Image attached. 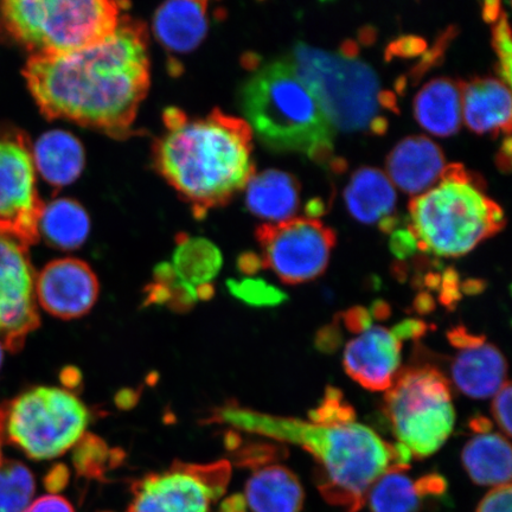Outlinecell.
I'll return each instance as SVG.
<instances>
[{
    "mask_svg": "<svg viewBox=\"0 0 512 512\" xmlns=\"http://www.w3.org/2000/svg\"><path fill=\"white\" fill-rule=\"evenodd\" d=\"M48 119L74 121L115 138L131 132L150 87L145 29L121 19L112 34L59 55H32L23 69Z\"/></svg>",
    "mask_w": 512,
    "mask_h": 512,
    "instance_id": "cell-1",
    "label": "cell"
},
{
    "mask_svg": "<svg viewBox=\"0 0 512 512\" xmlns=\"http://www.w3.org/2000/svg\"><path fill=\"white\" fill-rule=\"evenodd\" d=\"M216 418L240 430L304 448L316 460L320 494L347 512H358L366 505L370 489L383 473L396 467L409 469L412 459L405 446L388 443L356 421L319 425L236 406L221 409Z\"/></svg>",
    "mask_w": 512,
    "mask_h": 512,
    "instance_id": "cell-2",
    "label": "cell"
},
{
    "mask_svg": "<svg viewBox=\"0 0 512 512\" xmlns=\"http://www.w3.org/2000/svg\"><path fill=\"white\" fill-rule=\"evenodd\" d=\"M164 124L165 133L155 145L157 169L197 217L246 188L255 172L253 132L245 120L219 110L190 118L170 108Z\"/></svg>",
    "mask_w": 512,
    "mask_h": 512,
    "instance_id": "cell-3",
    "label": "cell"
},
{
    "mask_svg": "<svg viewBox=\"0 0 512 512\" xmlns=\"http://www.w3.org/2000/svg\"><path fill=\"white\" fill-rule=\"evenodd\" d=\"M240 107L243 120L268 149L332 162L336 130L290 60L256 69L241 88Z\"/></svg>",
    "mask_w": 512,
    "mask_h": 512,
    "instance_id": "cell-4",
    "label": "cell"
},
{
    "mask_svg": "<svg viewBox=\"0 0 512 512\" xmlns=\"http://www.w3.org/2000/svg\"><path fill=\"white\" fill-rule=\"evenodd\" d=\"M408 227L422 252L459 258L504 227L501 207L463 165H446L437 184L409 204Z\"/></svg>",
    "mask_w": 512,
    "mask_h": 512,
    "instance_id": "cell-5",
    "label": "cell"
},
{
    "mask_svg": "<svg viewBox=\"0 0 512 512\" xmlns=\"http://www.w3.org/2000/svg\"><path fill=\"white\" fill-rule=\"evenodd\" d=\"M288 60L335 130H386L387 121L379 112L383 105H392L389 95H382L374 69L356 54L330 53L298 43Z\"/></svg>",
    "mask_w": 512,
    "mask_h": 512,
    "instance_id": "cell-6",
    "label": "cell"
},
{
    "mask_svg": "<svg viewBox=\"0 0 512 512\" xmlns=\"http://www.w3.org/2000/svg\"><path fill=\"white\" fill-rule=\"evenodd\" d=\"M123 8L108 0H10L0 3V23L32 55H59L112 34Z\"/></svg>",
    "mask_w": 512,
    "mask_h": 512,
    "instance_id": "cell-7",
    "label": "cell"
},
{
    "mask_svg": "<svg viewBox=\"0 0 512 512\" xmlns=\"http://www.w3.org/2000/svg\"><path fill=\"white\" fill-rule=\"evenodd\" d=\"M384 412L399 444L419 459L438 452L456 422L450 383L431 366L400 370L384 396Z\"/></svg>",
    "mask_w": 512,
    "mask_h": 512,
    "instance_id": "cell-8",
    "label": "cell"
},
{
    "mask_svg": "<svg viewBox=\"0 0 512 512\" xmlns=\"http://www.w3.org/2000/svg\"><path fill=\"white\" fill-rule=\"evenodd\" d=\"M91 421L88 409L68 389L37 387L0 413V433L32 459L62 456L78 445Z\"/></svg>",
    "mask_w": 512,
    "mask_h": 512,
    "instance_id": "cell-9",
    "label": "cell"
},
{
    "mask_svg": "<svg viewBox=\"0 0 512 512\" xmlns=\"http://www.w3.org/2000/svg\"><path fill=\"white\" fill-rule=\"evenodd\" d=\"M261 265L288 285L309 283L328 268L336 234L317 219L299 217L256 230Z\"/></svg>",
    "mask_w": 512,
    "mask_h": 512,
    "instance_id": "cell-10",
    "label": "cell"
},
{
    "mask_svg": "<svg viewBox=\"0 0 512 512\" xmlns=\"http://www.w3.org/2000/svg\"><path fill=\"white\" fill-rule=\"evenodd\" d=\"M232 469L228 462L207 465L177 463L132 486L127 512H210L226 492Z\"/></svg>",
    "mask_w": 512,
    "mask_h": 512,
    "instance_id": "cell-11",
    "label": "cell"
},
{
    "mask_svg": "<svg viewBox=\"0 0 512 512\" xmlns=\"http://www.w3.org/2000/svg\"><path fill=\"white\" fill-rule=\"evenodd\" d=\"M43 206L29 145L21 134H0V233L36 243Z\"/></svg>",
    "mask_w": 512,
    "mask_h": 512,
    "instance_id": "cell-12",
    "label": "cell"
},
{
    "mask_svg": "<svg viewBox=\"0 0 512 512\" xmlns=\"http://www.w3.org/2000/svg\"><path fill=\"white\" fill-rule=\"evenodd\" d=\"M29 243L0 233V342L17 351L40 324Z\"/></svg>",
    "mask_w": 512,
    "mask_h": 512,
    "instance_id": "cell-13",
    "label": "cell"
},
{
    "mask_svg": "<svg viewBox=\"0 0 512 512\" xmlns=\"http://www.w3.org/2000/svg\"><path fill=\"white\" fill-rule=\"evenodd\" d=\"M36 300L64 320L87 315L99 297V281L85 261L67 258L50 262L36 278Z\"/></svg>",
    "mask_w": 512,
    "mask_h": 512,
    "instance_id": "cell-14",
    "label": "cell"
},
{
    "mask_svg": "<svg viewBox=\"0 0 512 512\" xmlns=\"http://www.w3.org/2000/svg\"><path fill=\"white\" fill-rule=\"evenodd\" d=\"M402 342L392 330L371 325L344 349L343 366L371 392H387L400 373Z\"/></svg>",
    "mask_w": 512,
    "mask_h": 512,
    "instance_id": "cell-15",
    "label": "cell"
},
{
    "mask_svg": "<svg viewBox=\"0 0 512 512\" xmlns=\"http://www.w3.org/2000/svg\"><path fill=\"white\" fill-rule=\"evenodd\" d=\"M390 181L411 195H421L439 181L446 168L443 151L424 136L407 137L387 160Z\"/></svg>",
    "mask_w": 512,
    "mask_h": 512,
    "instance_id": "cell-16",
    "label": "cell"
},
{
    "mask_svg": "<svg viewBox=\"0 0 512 512\" xmlns=\"http://www.w3.org/2000/svg\"><path fill=\"white\" fill-rule=\"evenodd\" d=\"M508 364L496 345L486 338L460 349L452 363V377L457 388L471 399L495 396L507 382Z\"/></svg>",
    "mask_w": 512,
    "mask_h": 512,
    "instance_id": "cell-17",
    "label": "cell"
},
{
    "mask_svg": "<svg viewBox=\"0 0 512 512\" xmlns=\"http://www.w3.org/2000/svg\"><path fill=\"white\" fill-rule=\"evenodd\" d=\"M465 124L478 134L511 132L509 86L494 78H477L460 83Z\"/></svg>",
    "mask_w": 512,
    "mask_h": 512,
    "instance_id": "cell-18",
    "label": "cell"
},
{
    "mask_svg": "<svg viewBox=\"0 0 512 512\" xmlns=\"http://www.w3.org/2000/svg\"><path fill=\"white\" fill-rule=\"evenodd\" d=\"M407 471L396 467L376 480L367 497L371 512H419L425 498L446 491L445 479L437 473L413 480Z\"/></svg>",
    "mask_w": 512,
    "mask_h": 512,
    "instance_id": "cell-19",
    "label": "cell"
},
{
    "mask_svg": "<svg viewBox=\"0 0 512 512\" xmlns=\"http://www.w3.org/2000/svg\"><path fill=\"white\" fill-rule=\"evenodd\" d=\"M304 489L287 467L270 464L258 467L246 485V505L252 512H302Z\"/></svg>",
    "mask_w": 512,
    "mask_h": 512,
    "instance_id": "cell-20",
    "label": "cell"
},
{
    "mask_svg": "<svg viewBox=\"0 0 512 512\" xmlns=\"http://www.w3.org/2000/svg\"><path fill=\"white\" fill-rule=\"evenodd\" d=\"M208 19L206 2H169L157 10L153 30L164 48L188 53L206 36Z\"/></svg>",
    "mask_w": 512,
    "mask_h": 512,
    "instance_id": "cell-21",
    "label": "cell"
},
{
    "mask_svg": "<svg viewBox=\"0 0 512 512\" xmlns=\"http://www.w3.org/2000/svg\"><path fill=\"white\" fill-rule=\"evenodd\" d=\"M247 208L272 223L293 219L299 208V184L287 172L267 170L254 174L246 185Z\"/></svg>",
    "mask_w": 512,
    "mask_h": 512,
    "instance_id": "cell-22",
    "label": "cell"
},
{
    "mask_svg": "<svg viewBox=\"0 0 512 512\" xmlns=\"http://www.w3.org/2000/svg\"><path fill=\"white\" fill-rule=\"evenodd\" d=\"M414 114L426 131L448 137L462 125V87L447 78L433 79L420 89L414 100Z\"/></svg>",
    "mask_w": 512,
    "mask_h": 512,
    "instance_id": "cell-23",
    "label": "cell"
},
{
    "mask_svg": "<svg viewBox=\"0 0 512 512\" xmlns=\"http://www.w3.org/2000/svg\"><path fill=\"white\" fill-rule=\"evenodd\" d=\"M35 169L56 187L70 184L85 166V150L72 133L50 131L37 140L32 149Z\"/></svg>",
    "mask_w": 512,
    "mask_h": 512,
    "instance_id": "cell-24",
    "label": "cell"
},
{
    "mask_svg": "<svg viewBox=\"0 0 512 512\" xmlns=\"http://www.w3.org/2000/svg\"><path fill=\"white\" fill-rule=\"evenodd\" d=\"M344 198L352 217L370 224L392 216L396 191L392 181L381 170L362 168L352 175Z\"/></svg>",
    "mask_w": 512,
    "mask_h": 512,
    "instance_id": "cell-25",
    "label": "cell"
},
{
    "mask_svg": "<svg viewBox=\"0 0 512 512\" xmlns=\"http://www.w3.org/2000/svg\"><path fill=\"white\" fill-rule=\"evenodd\" d=\"M511 446L505 435L477 434L464 447L462 459L467 475L478 485L511 484Z\"/></svg>",
    "mask_w": 512,
    "mask_h": 512,
    "instance_id": "cell-26",
    "label": "cell"
},
{
    "mask_svg": "<svg viewBox=\"0 0 512 512\" xmlns=\"http://www.w3.org/2000/svg\"><path fill=\"white\" fill-rule=\"evenodd\" d=\"M91 222L86 210L69 198L44 204L38 220V236L64 251L79 248L88 238Z\"/></svg>",
    "mask_w": 512,
    "mask_h": 512,
    "instance_id": "cell-27",
    "label": "cell"
},
{
    "mask_svg": "<svg viewBox=\"0 0 512 512\" xmlns=\"http://www.w3.org/2000/svg\"><path fill=\"white\" fill-rule=\"evenodd\" d=\"M170 265L179 280L198 290L211 285L220 273L222 255L220 249L207 239L181 235Z\"/></svg>",
    "mask_w": 512,
    "mask_h": 512,
    "instance_id": "cell-28",
    "label": "cell"
},
{
    "mask_svg": "<svg viewBox=\"0 0 512 512\" xmlns=\"http://www.w3.org/2000/svg\"><path fill=\"white\" fill-rule=\"evenodd\" d=\"M200 298L197 288L184 284L176 277L170 264L156 267L155 279L147 288L146 304L168 305L179 312L189 311Z\"/></svg>",
    "mask_w": 512,
    "mask_h": 512,
    "instance_id": "cell-29",
    "label": "cell"
},
{
    "mask_svg": "<svg viewBox=\"0 0 512 512\" xmlns=\"http://www.w3.org/2000/svg\"><path fill=\"white\" fill-rule=\"evenodd\" d=\"M35 494V479L27 466L0 462V512H24Z\"/></svg>",
    "mask_w": 512,
    "mask_h": 512,
    "instance_id": "cell-30",
    "label": "cell"
},
{
    "mask_svg": "<svg viewBox=\"0 0 512 512\" xmlns=\"http://www.w3.org/2000/svg\"><path fill=\"white\" fill-rule=\"evenodd\" d=\"M114 456V451L108 450L104 441L93 435H83L75 447L74 464L80 475L96 478L104 475Z\"/></svg>",
    "mask_w": 512,
    "mask_h": 512,
    "instance_id": "cell-31",
    "label": "cell"
},
{
    "mask_svg": "<svg viewBox=\"0 0 512 512\" xmlns=\"http://www.w3.org/2000/svg\"><path fill=\"white\" fill-rule=\"evenodd\" d=\"M227 286L235 298L255 307L277 306L283 304L287 298L278 287L262 279L229 280Z\"/></svg>",
    "mask_w": 512,
    "mask_h": 512,
    "instance_id": "cell-32",
    "label": "cell"
},
{
    "mask_svg": "<svg viewBox=\"0 0 512 512\" xmlns=\"http://www.w3.org/2000/svg\"><path fill=\"white\" fill-rule=\"evenodd\" d=\"M310 421L319 425H341L356 421V414L336 388L326 389L320 405L310 412Z\"/></svg>",
    "mask_w": 512,
    "mask_h": 512,
    "instance_id": "cell-33",
    "label": "cell"
},
{
    "mask_svg": "<svg viewBox=\"0 0 512 512\" xmlns=\"http://www.w3.org/2000/svg\"><path fill=\"white\" fill-rule=\"evenodd\" d=\"M494 29V47L499 57V67H501V76L505 81V85L510 86L511 83V31L508 22V16L503 14L497 19Z\"/></svg>",
    "mask_w": 512,
    "mask_h": 512,
    "instance_id": "cell-34",
    "label": "cell"
},
{
    "mask_svg": "<svg viewBox=\"0 0 512 512\" xmlns=\"http://www.w3.org/2000/svg\"><path fill=\"white\" fill-rule=\"evenodd\" d=\"M511 392V384L507 381L495 394L494 403H492V414L496 424L507 438L511 437Z\"/></svg>",
    "mask_w": 512,
    "mask_h": 512,
    "instance_id": "cell-35",
    "label": "cell"
},
{
    "mask_svg": "<svg viewBox=\"0 0 512 512\" xmlns=\"http://www.w3.org/2000/svg\"><path fill=\"white\" fill-rule=\"evenodd\" d=\"M511 484L497 486L479 503L477 512H511Z\"/></svg>",
    "mask_w": 512,
    "mask_h": 512,
    "instance_id": "cell-36",
    "label": "cell"
},
{
    "mask_svg": "<svg viewBox=\"0 0 512 512\" xmlns=\"http://www.w3.org/2000/svg\"><path fill=\"white\" fill-rule=\"evenodd\" d=\"M342 319L344 325L347 326L349 331L360 335L361 332L370 328L373 316H371L370 311L364 309V307L356 306L352 307V309L347 312H344Z\"/></svg>",
    "mask_w": 512,
    "mask_h": 512,
    "instance_id": "cell-37",
    "label": "cell"
},
{
    "mask_svg": "<svg viewBox=\"0 0 512 512\" xmlns=\"http://www.w3.org/2000/svg\"><path fill=\"white\" fill-rule=\"evenodd\" d=\"M24 512H75L72 504L61 496H44L29 505Z\"/></svg>",
    "mask_w": 512,
    "mask_h": 512,
    "instance_id": "cell-38",
    "label": "cell"
},
{
    "mask_svg": "<svg viewBox=\"0 0 512 512\" xmlns=\"http://www.w3.org/2000/svg\"><path fill=\"white\" fill-rule=\"evenodd\" d=\"M390 249L398 258L405 259L418 249V242L408 229L396 230L390 240Z\"/></svg>",
    "mask_w": 512,
    "mask_h": 512,
    "instance_id": "cell-39",
    "label": "cell"
},
{
    "mask_svg": "<svg viewBox=\"0 0 512 512\" xmlns=\"http://www.w3.org/2000/svg\"><path fill=\"white\" fill-rule=\"evenodd\" d=\"M440 300L444 305L456 304L460 294L459 278L456 272L448 270L440 281Z\"/></svg>",
    "mask_w": 512,
    "mask_h": 512,
    "instance_id": "cell-40",
    "label": "cell"
},
{
    "mask_svg": "<svg viewBox=\"0 0 512 512\" xmlns=\"http://www.w3.org/2000/svg\"><path fill=\"white\" fill-rule=\"evenodd\" d=\"M392 331L403 342L406 339H416L424 336L427 331V325L424 322H420V320L408 319L394 326Z\"/></svg>",
    "mask_w": 512,
    "mask_h": 512,
    "instance_id": "cell-41",
    "label": "cell"
},
{
    "mask_svg": "<svg viewBox=\"0 0 512 512\" xmlns=\"http://www.w3.org/2000/svg\"><path fill=\"white\" fill-rule=\"evenodd\" d=\"M339 344H341L339 330L332 328V326H328L318 335L317 345L320 350H336Z\"/></svg>",
    "mask_w": 512,
    "mask_h": 512,
    "instance_id": "cell-42",
    "label": "cell"
},
{
    "mask_svg": "<svg viewBox=\"0 0 512 512\" xmlns=\"http://www.w3.org/2000/svg\"><path fill=\"white\" fill-rule=\"evenodd\" d=\"M67 482L68 470L62 465L54 467L46 479L47 488L54 492L62 490Z\"/></svg>",
    "mask_w": 512,
    "mask_h": 512,
    "instance_id": "cell-43",
    "label": "cell"
},
{
    "mask_svg": "<svg viewBox=\"0 0 512 512\" xmlns=\"http://www.w3.org/2000/svg\"><path fill=\"white\" fill-rule=\"evenodd\" d=\"M261 259L258 255L248 253L242 255L239 260V268L241 272L247 275H253L260 270Z\"/></svg>",
    "mask_w": 512,
    "mask_h": 512,
    "instance_id": "cell-44",
    "label": "cell"
},
{
    "mask_svg": "<svg viewBox=\"0 0 512 512\" xmlns=\"http://www.w3.org/2000/svg\"><path fill=\"white\" fill-rule=\"evenodd\" d=\"M246 501L241 495H235L223 503L221 512H246Z\"/></svg>",
    "mask_w": 512,
    "mask_h": 512,
    "instance_id": "cell-45",
    "label": "cell"
},
{
    "mask_svg": "<svg viewBox=\"0 0 512 512\" xmlns=\"http://www.w3.org/2000/svg\"><path fill=\"white\" fill-rule=\"evenodd\" d=\"M510 160H511V139L510 134L505 138L503 143V149L501 153H499V158L497 162L503 171L510 170Z\"/></svg>",
    "mask_w": 512,
    "mask_h": 512,
    "instance_id": "cell-46",
    "label": "cell"
},
{
    "mask_svg": "<svg viewBox=\"0 0 512 512\" xmlns=\"http://www.w3.org/2000/svg\"><path fill=\"white\" fill-rule=\"evenodd\" d=\"M501 3L499 2H486L484 4L483 16L488 22H497V19L501 17Z\"/></svg>",
    "mask_w": 512,
    "mask_h": 512,
    "instance_id": "cell-47",
    "label": "cell"
},
{
    "mask_svg": "<svg viewBox=\"0 0 512 512\" xmlns=\"http://www.w3.org/2000/svg\"><path fill=\"white\" fill-rule=\"evenodd\" d=\"M470 428L476 434H485L492 431V422L484 416H477V418L470 421Z\"/></svg>",
    "mask_w": 512,
    "mask_h": 512,
    "instance_id": "cell-48",
    "label": "cell"
},
{
    "mask_svg": "<svg viewBox=\"0 0 512 512\" xmlns=\"http://www.w3.org/2000/svg\"><path fill=\"white\" fill-rule=\"evenodd\" d=\"M307 214L310 215L309 219H316V217L323 214L324 206L323 202L319 200H313L306 206Z\"/></svg>",
    "mask_w": 512,
    "mask_h": 512,
    "instance_id": "cell-49",
    "label": "cell"
},
{
    "mask_svg": "<svg viewBox=\"0 0 512 512\" xmlns=\"http://www.w3.org/2000/svg\"><path fill=\"white\" fill-rule=\"evenodd\" d=\"M416 306H418V310L428 312V311H430V309H433L434 302L430 296H427V294H424V296H420L418 298V304H416Z\"/></svg>",
    "mask_w": 512,
    "mask_h": 512,
    "instance_id": "cell-50",
    "label": "cell"
},
{
    "mask_svg": "<svg viewBox=\"0 0 512 512\" xmlns=\"http://www.w3.org/2000/svg\"><path fill=\"white\" fill-rule=\"evenodd\" d=\"M3 358H4L3 343L0 342V367H2Z\"/></svg>",
    "mask_w": 512,
    "mask_h": 512,
    "instance_id": "cell-51",
    "label": "cell"
},
{
    "mask_svg": "<svg viewBox=\"0 0 512 512\" xmlns=\"http://www.w3.org/2000/svg\"><path fill=\"white\" fill-rule=\"evenodd\" d=\"M0 462H2V433H0Z\"/></svg>",
    "mask_w": 512,
    "mask_h": 512,
    "instance_id": "cell-52",
    "label": "cell"
}]
</instances>
